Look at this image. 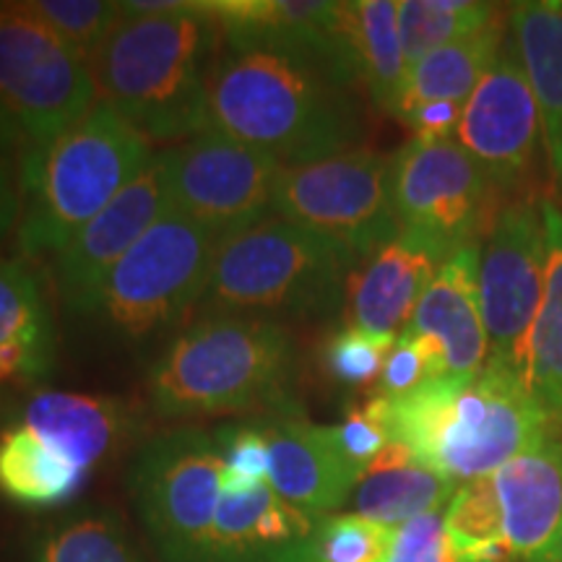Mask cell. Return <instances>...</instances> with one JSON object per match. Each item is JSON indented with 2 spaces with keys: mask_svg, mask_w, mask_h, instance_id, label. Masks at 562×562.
<instances>
[{
  "mask_svg": "<svg viewBox=\"0 0 562 562\" xmlns=\"http://www.w3.org/2000/svg\"><path fill=\"white\" fill-rule=\"evenodd\" d=\"M206 131L297 167L357 149L362 117L349 89L305 55L222 40L209 70Z\"/></svg>",
  "mask_w": 562,
  "mask_h": 562,
  "instance_id": "obj_1",
  "label": "cell"
},
{
  "mask_svg": "<svg viewBox=\"0 0 562 562\" xmlns=\"http://www.w3.org/2000/svg\"><path fill=\"white\" fill-rule=\"evenodd\" d=\"M87 60L97 102L149 140L180 144L206 131L209 70L222 32L199 0H131Z\"/></svg>",
  "mask_w": 562,
  "mask_h": 562,
  "instance_id": "obj_2",
  "label": "cell"
},
{
  "mask_svg": "<svg viewBox=\"0 0 562 562\" xmlns=\"http://www.w3.org/2000/svg\"><path fill=\"white\" fill-rule=\"evenodd\" d=\"M383 402L393 442H404L459 487L558 432L521 378L501 364H484L472 378H432Z\"/></svg>",
  "mask_w": 562,
  "mask_h": 562,
  "instance_id": "obj_3",
  "label": "cell"
},
{
  "mask_svg": "<svg viewBox=\"0 0 562 562\" xmlns=\"http://www.w3.org/2000/svg\"><path fill=\"white\" fill-rule=\"evenodd\" d=\"M297 349L273 318L203 313L149 372V402L165 419L243 414L286 404Z\"/></svg>",
  "mask_w": 562,
  "mask_h": 562,
  "instance_id": "obj_4",
  "label": "cell"
},
{
  "mask_svg": "<svg viewBox=\"0 0 562 562\" xmlns=\"http://www.w3.org/2000/svg\"><path fill=\"white\" fill-rule=\"evenodd\" d=\"M157 154L151 140L110 110L94 104L74 128L37 157L19 161L26 199L19 245L26 256L58 252L89 220L131 186Z\"/></svg>",
  "mask_w": 562,
  "mask_h": 562,
  "instance_id": "obj_5",
  "label": "cell"
},
{
  "mask_svg": "<svg viewBox=\"0 0 562 562\" xmlns=\"http://www.w3.org/2000/svg\"><path fill=\"white\" fill-rule=\"evenodd\" d=\"M357 258L297 224L266 216L216 243L203 313L326 315L339 307Z\"/></svg>",
  "mask_w": 562,
  "mask_h": 562,
  "instance_id": "obj_6",
  "label": "cell"
},
{
  "mask_svg": "<svg viewBox=\"0 0 562 562\" xmlns=\"http://www.w3.org/2000/svg\"><path fill=\"white\" fill-rule=\"evenodd\" d=\"M446 521L467 562H542L562 526L560 435H544L492 474L461 484Z\"/></svg>",
  "mask_w": 562,
  "mask_h": 562,
  "instance_id": "obj_7",
  "label": "cell"
},
{
  "mask_svg": "<svg viewBox=\"0 0 562 562\" xmlns=\"http://www.w3.org/2000/svg\"><path fill=\"white\" fill-rule=\"evenodd\" d=\"M94 104L87 63L24 3H0V144L37 157Z\"/></svg>",
  "mask_w": 562,
  "mask_h": 562,
  "instance_id": "obj_8",
  "label": "cell"
},
{
  "mask_svg": "<svg viewBox=\"0 0 562 562\" xmlns=\"http://www.w3.org/2000/svg\"><path fill=\"white\" fill-rule=\"evenodd\" d=\"M128 487L161 560H211L222 503V456L214 432L178 427L144 442L131 463Z\"/></svg>",
  "mask_w": 562,
  "mask_h": 562,
  "instance_id": "obj_9",
  "label": "cell"
},
{
  "mask_svg": "<svg viewBox=\"0 0 562 562\" xmlns=\"http://www.w3.org/2000/svg\"><path fill=\"white\" fill-rule=\"evenodd\" d=\"M220 237L167 209L104 281L94 315L123 339H149L201 305Z\"/></svg>",
  "mask_w": 562,
  "mask_h": 562,
  "instance_id": "obj_10",
  "label": "cell"
},
{
  "mask_svg": "<svg viewBox=\"0 0 562 562\" xmlns=\"http://www.w3.org/2000/svg\"><path fill=\"white\" fill-rule=\"evenodd\" d=\"M391 161L381 151L357 149L284 167L273 188L271 214L339 245L357 261L398 237Z\"/></svg>",
  "mask_w": 562,
  "mask_h": 562,
  "instance_id": "obj_11",
  "label": "cell"
},
{
  "mask_svg": "<svg viewBox=\"0 0 562 562\" xmlns=\"http://www.w3.org/2000/svg\"><path fill=\"white\" fill-rule=\"evenodd\" d=\"M398 232L430 243L442 256L480 245L501 211L482 165L456 138H409L391 161Z\"/></svg>",
  "mask_w": 562,
  "mask_h": 562,
  "instance_id": "obj_12",
  "label": "cell"
},
{
  "mask_svg": "<svg viewBox=\"0 0 562 562\" xmlns=\"http://www.w3.org/2000/svg\"><path fill=\"white\" fill-rule=\"evenodd\" d=\"M170 209L222 237L271 216L284 167L269 154L201 131L157 154Z\"/></svg>",
  "mask_w": 562,
  "mask_h": 562,
  "instance_id": "obj_13",
  "label": "cell"
},
{
  "mask_svg": "<svg viewBox=\"0 0 562 562\" xmlns=\"http://www.w3.org/2000/svg\"><path fill=\"white\" fill-rule=\"evenodd\" d=\"M480 305L487 328V364L516 372L544 290V220L539 201L501 209L480 245Z\"/></svg>",
  "mask_w": 562,
  "mask_h": 562,
  "instance_id": "obj_14",
  "label": "cell"
},
{
  "mask_svg": "<svg viewBox=\"0 0 562 562\" xmlns=\"http://www.w3.org/2000/svg\"><path fill=\"white\" fill-rule=\"evenodd\" d=\"M453 138L480 161L501 191L521 186L537 165L539 146L544 149L542 121L508 37L463 104Z\"/></svg>",
  "mask_w": 562,
  "mask_h": 562,
  "instance_id": "obj_15",
  "label": "cell"
},
{
  "mask_svg": "<svg viewBox=\"0 0 562 562\" xmlns=\"http://www.w3.org/2000/svg\"><path fill=\"white\" fill-rule=\"evenodd\" d=\"M167 209L170 201L154 157L131 186L55 252V284L68 313L94 315L112 269Z\"/></svg>",
  "mask_w": 562,
  "mask_h": 562,
  "instance_id": "obj_16",
  "label": "cell"
},
{
  "mask_svg": "<svg viewBox=\"0 0 562 562\" xmlns=\"http://www.w3.org/2000/svg\"><path fill=\"white\" fill-rule=\"evenodd\" d=\"M480 245L456 250L440 266L404 328L427 344L438 378H472L487 364L490 341L476 281Z\"/></svg>",
  "mask_w": 562,
  "mask_h": 562,
  "instance_id": "obj_17",
  "label": "cell"
},
{
  "mask_svg": "<svg viewBox=\"0 0 562 562\" xmlns=\"http://www.w3.org/2000/svg\"><path fill=\"white\" fill-rule=\"evenodd\" d=\"M256 422L269 442V487L281 501L315 518L344 508L360 474L336 451L326 425H313L294 414Z\"/></svg>",
  "mask_w": 562,
  "mask_h": 562,
  "instance_id": "obj_18",
  "label": "cell"
},
{
  "mask_svg": "<svg viewBox=\"0 0 562 562\" xmlns=\"http://www.w3.org/2000/svg\"><path fill=\"white\" fill-rule=\"evenodd\" d=\"M446 261L448 256L430 243L398 232V237L351 271L344 294L349 326L398 339L409 326L419 297Z\"/></svg>",
  "mask_w": 562,
  "mask_h": 562,
  "instance_id": "obj_19",
  "label": "cell"
},
{
  "mask_svg": "<svg viewBox=\"0 0 562 562\" xmlns=\"http://www.w3.org/2000/svg\"><path fill=\"white\" fill-rule=\"evenodd\" d=\"M21 425L74 463L81 474L115 459L136 435V414L121 398L70 391H37L21 409Z\"/></svg>",
  "mask_w": 562,
  "mask_h": 562,
  "instance_id": "obj_20",
  "label": "cell"
},
{
  "mask_svg": "<svg viewBox=\"0 0 562 562\" xmlns=\"http://www.w3.org/2000/svg\"><path fill=\"white\" fill-rule=\"evenodd\" d=\"M409 63L398 34V0H344L334 37V79L360 87L389 115H396Z\"/></svg>",
  "mask_w": 562,
  "mask_h": 562,
  "instance_id": "obj_21",
  "label": "cell"
},
{
  "mask_svg": "<svg viewBox=\"0 0 562 562\" xmlns=\"http://www.w3.org/2000/svg\"><path fill=\"white\" fill-rule=\"evenodd\" d=\"M201 9L220 26L224 42L300 53L326 68V74L334 79L339 3H331V0H203Z\"/></svg>",
  "mask_w": 562,
  "mask_h": 562,
  "instance_id": "obj_22",
  "label": "cell"
},
{
  "mask_svg": "<svg viewBox=\"0 0 562 562\" xmlns=\"http://www.w3.org/2000/svg\"><path fill=\"white\" fill-rule=\"evenodd\" d=\"M321 518L292 508L269 484L222 492L209 562H279L315 531Z\"/></svg>",
  "mask_w": 562,
  "mask_h": 562,
  "instance_id": "obj_23",
  "label": "cell"
},
{
  "mask_svg": "<svg viewBox=\"0 0 562 562\" xmlns=\"http://www.w3.org/2000/svg\"><path fill=\"white\" fill-rule=\"evenodd\" d=\"M508 40L537 100L544 154L554 186L562 191V0L513 5Z\"/></svg>",
  "mask_w": 562,
  "mask_h": 562,
  "instance_id": "obj_24",
  "label": "cell"
},
{
  "mask_svg": "<svg viewBox=\"0 0 562 562\" xmlns=\"http://www.w3.org/2000/svg\"><path fill=\"white\" fill-rule=\"evenodd\" d=\"M544 220V290L516 357V375L554 427L562 425V203L539 201Z\"/></svg>",
  "mask_w": 562,
  "mask_h": 562,
  "instance_id": "obj_25",
  "label": "cell"
},
{
  "mask_svg": "<svg viewBox=\"0 0 562 562\" xmlns=\"http://www.w3.org/2000/svg\"><path fill=\"white\" fill-rule=\"evenodd\" d=\"M55 323L42 281L26 261H0V385L53 370Z\"/></svg>",
  "mask_w": 562,
  "mask_h": 562,
  "instance_id": "obj_26",
  "label": "cell"
},
{
  "mask_svg": "<svg viewBox=\"0 0 562 562\" xmlns=\"http://www.w3.org/2000/svg\"><path fill=\"white\" fill-rule=\"evenodd\" d=\"M459 484L427 467L404 442H391L351 492L355 513L383 526H398L422 513L446 510Z\"/></svg>",
  "mask_w": 562,
  "mask_h": 562,
  "instance_id": "obj_27",
  "label": "cell"
},
{
  "mask_svg": "<svg viewBox=\"0 0 562 562\" xmlns=\"http://www.w3.org/2000/svg\"><path fill=\"white\" fill-rule=\"evenodd\" d=\"M87 480L21 422L0 432V497L9 503L30 510L60 508Z\"/></svg>",
  "mask_w": 562,
  "mask_h": 562,
  "instance_id": "obj_28",
  "label": "cell"
},
{
  "mask_svg": "<svg viewBox=\"0 0 562 562\" xmlns=\"http://www.w3.org/2000/svg\"><path fill=\"white\" fill-rule=\"evenodd\" d=\"M505 37H508V26L501 21L490 30L451 42V45L412 63L406 68L402 102H398L393 117L402 121L406 112L427 102L467 104L476 83L482 81V76L495 63L497 53L503 50Z\"/></svg>",
  "mask_w": 562,
  "mask_h": 562,
  "instance_id": "obj_29",
  "label": "cell"
},
{
  "mask_svg": "<svg viewBox=\"0 0 562 562\" xmlns=\"http://www.w3.org/2000/svg\"><path fill=\"white\" fill-rule=\"evenodd\" d=\"M32 562H146L115 510L87 505L58 516L37 533Z\"/></svg>",
  "mask_w": 562,
  "mask_h": 562,
  "instance_id": "obj_30",
  "label": "cell"
},
{
  "mask_svg": "<svg viewBox=\"0 0 562 562\" xmlns=\"http://www.w3.org/2000/svg\"><path fill=\"white\" fill-rule=\"evenodd\" d=\"M501 5L476 0H398V34L406 63L501 24Z\"/></svg>",
  "mask_w": 562,
  "mask_h": 562,
  "instance_id": "obj_31",
  "label": "cell"
},
{
  "mask_svg": "<svg viewBox=\"0 0 562 562\" xmlns=\"http://www.w3.org/2000/svg\"><path fill=\"white\" fill-rule=\"evenodd\" d=\"M24 5L83 63L125 16V5L115 0H26Z\"/></svg>",
  "mask_w": 562,
  "mask_h": 562,
  "instance_id": "obj_32",
  "label": "cell"
},
{
  "mask_svg": "<svg viewBox=\"0 0 562 562\" xmlns=\"http://www.w3.org/2000/svg\"><path fill=\"white\" fill-rule=\"evenodd\" d=\"M393 526L370 521L357 513L321 518L307 539V562H385Z\"/></svg>",
  "mask_w": 562,
  "mask_h": 562,
  "instance_id": "obj_33",
  "label": "cell"
},
{
  "mask_svg": "<svg viewBox=\"0 0 562 562\" xmlns=\"http://www.w3.org/2000/svg\"><path fill=\"white\" fill-rule=\"evenodd\" d=\"M393 341L396 339L368 334L347 323L341 331H336L326 341L323 368L334 383L347 385V389H362V385L375 383L381 378Z\"/></svg>",
  "mask_w": 562,
  "mask_h": 562,
  "instance_id": "obj_34",
  "label": "cell"
},
{
  "mask_svg": "<svg viewBox=\"0 0 562 562\" xmlns=\"http://www.w3.org/2000/svg\"><path fill=\"white\" fill-rule=\"evenodd\" d=\"M222 456V492H250L269 484V442L258 422H235L214 430Z\"/></svg>",
  "mask_w": 562,
  "mask_h": 562,
  "instance_id": "obj_35",
  "label": "cell"
},
{
  "mask_svg": "<svg viewBox=\"0 0 562 562\" xmlns=\"http://www.w3.org/2000/svg\"><path fill=\"white\" fill-rule=\"evenodd\" d=\"M328 435L341 459L362 476L364 469L393 442L383 396L370 398L360 409L347 412L339 425L328 427Z\"/></svg>",
  "mask_w": 562,
  "mask_h": 562,
  "instance_id": "obj_36",
  "label": "cell"
},
{
  "mask_svg": "<svg viewBox=\"0 0 562 562\" xmlns=\"http://www.w3.org/2000/svg\"><path fill=\"white\" fill-rule=\"evenodd\" d=\"M385 562H467V558L448 529L446 510H432L393 526Z\"/></svg>",
  "mask_w": 562,
  "mask_h": 562,
  "instance_id": "obj_37",
  "label": "cell"
},
{
  "mask_svg": "<svg viewBox=\"0 0 562 562\" xmlns=\"http://www.w3.org/2000/svg\"><path fill=\"white\" fill-rule=\"evenodd\" d=\"M432 378H438V368H435L427 344L409 331H402L393 341L389 360H385L381 378H378V396H404V393L419 389L422 383L432 381Z\"/></svg>",
  "mask_w": 562,
  "mask_h": 562,
  "instance_id": "obj_38",
  "label": "cell"
},
{
  "mask_svg": "<svg viewBox=\"0 0 562 562\" xmlns=\"http://www.w3.org/2000/svg\"><path fill=\"white\" fill-rule=\"evenodd\" d=\"M463 104L427 102L406 112L402 123L414 133V138H453L459 128Z\"/></svg>",
  "mask_w": 562,
  "mask_h": 562,
  "instance_id": "obj_39",
  "label": "cell"
},
{
  "mask_svg": "<svg viewBox=\"0 0 562 562\" xmlns=\"http://www.w3.org/2000/svg\"><path fill=\"white\" fill-rule=\"evenodd\" d=\"M21 214V201L16 193V186H13L11 170L3 159H0V240L9 235L13 224H16Z\"/></svg>",
  "mask_w": 562,
  "mask_h": 562,
  "instance_id": "obj_40",
  "label": "cell"
},
{
  "mask_svg": "<svg viewBox=\"0 0 562 562\" xmlns=\"http://www.w3.org/2000/svg\"><path fill=\"white\" fill-rule=\"evenodd\" d=\"M542 562H562V526H560V533H558V539H554L550 554H547Z\"/></svg>",
  "mask_w": 562,
  "mask_h": 562,
  "instance_id": "obj_41",
  "label": "cell"
}]
</instances>
